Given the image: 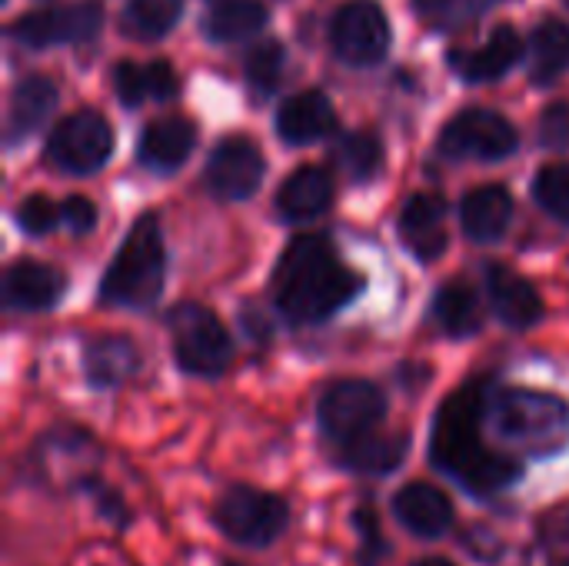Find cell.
<instances>
[{
	"label": "cell",
	"mask_w": 569,
	"mask_h": 566,
	"mask_svg": "<svg viewBox=\"0 0 569 566\" xmlns=\"http://www.w3.org/2000/svg\"><path fill=\"white\" fill-rule=\"evenodd\" d=\"M487 397V384H470L447 397L430 437V464L443 477H453L473 500H490L523 477L520 457L483 444Z\"/></svg>",
	"instance_id": "1"
},
{
	"label": "cell",
	"mask_w": 569,
	"mask_h": 566,
	"mask_svg": "<svg viewBox=\"0 0 569 566\" xmlns=\"http://www.w3.org/2000/svg\"><path fill=\"white\" fill-rule=\"evenodd\" d=\"M363 280L323 237H297L273 274V300L293 324H320L357 300Z\"/></svg>",
	"instance_id": "2"
},
{
	"label": "cell",
	"mask_w": 569,
	"mask_h": 566,
	"mask_svg": "<svg viewBox=\"0 0 569 566\" xmlns=\"http://www.w3.org/2000/svg\"><path fill=\"white\" fill-rule=\"evenodd\" d=\"M487 427L510 450L530 457H550L569 440V404L543 390H490Z\"/></svg>",
	"instance_id": "3"
},
{
	"label": "cell",
	"mask_w": 569,
	"mask_h": 566,
	"mask_svg": "<svg viewBox=\"0 0 569 566\" xmlns=\"http://www.w3.org/2000/svg\"><path fill=\"white\" fill-rule=\"evenodd\" d=\"M163 230L153 214H143L127 240L120 244L113 264L107 267V277L100 284L103 304L113 307H150L163 290Z\"/></svg>",
	"instance_id": "4"
},
{
	"label": "cell",
	"mask_w": 569,
	"mask_h": 566,
	"mask_svg": "<svg viewBox=\"0 0 569 566\" xmlns=\"http://www.w3.org/2000/svg\"><path fill=\"white\" fill-rule=\"evenodd\" d=\"M213 524L230 544L263 550L273 540H280L283 530L290 527V507L283 497H277L270 490L237 484L217 500Z\"/></svg>",
	"instance_id": "5"
},
{
	"label": "cell",
	"mask_w": 569,
	"mask_h": 566,
	"mask_svg": "<svg viewBox=\"0 0 569 566\" xmlns=\"http://www.w3.org/2000/svg\"><path fill=\"white\" fill-rule=\"evenodd\" d=\"M173 354L180 370L193 377H220L233 357V340L227 327L200 304H183L170 314Z\"/></svg>",
	"instance_id": "6"
},
{
	"label": "cell",
	"mask_w": 569,
	"mask_h": 566,
	"mask_svg": "<svg viewBox=\"0 0 569 566\" xmlns=\"http://www.w3.org/2000/svg\"><path fill=\"white\" fill-rule=\"evenodd\" d=\"M317 417H320V430L327 434V440L343 447L383 424L387 397L370 380H340L320 397Z\"/></svg>",
	"instance_id": "7"
},
{
	"label": "cell",
	"mask_w": 569,
	"mask_h": 566,
	"mask_svg": "<svg viewBox=\"0 0 569 566\" xmlns=\"http://www.w3.org/2000/svg\"><path fill=\"white\" fill-rule=\"evenodd\" d=\"M113 153V130L97 110H80L60 120L47 140V157L67 173H93Z\"/></svg>",
	"instance_id": "8"
},
{
	"label": "cell",
	"mask_w": 569,
	"mask_h": 566,
	"mask_svg": "<svg viewBox=\"0 0 569 566\" xmlns=\"http://www.w3.org/2000/svg\"><path fill=\"white\" fill-rule=\"evenodd\" d=\"M440 150L453 160H503L517 150V127L497 110L470 107L443 127Z\"/></svg>",
	"instance_id": "9"
},
{
	"label": "cell",
	"mask_w": 569,
	"mask_h": 566,
	"mask_svg": "<svg viewBox=\"0 0 569 566\" xmlns=\"http://www.w3.org/2000/svg\"><path fill=\"white\" fill-rule=\"evenodd\" d=\"M333 50L353 67H370L390 50V20L377 0H353L333 17Z\"/></svg>",
	"instance_id": "10"
},
{
	"label": "cell",
	"mask_w": 569,
	"mask_h": 566,
	"mask_svg": "<svg viewBox=\"0 0 569 566\" xmlns=\"http://www.w3.org/2000/svg\"><path fill=\"white\" fill-rule=\"evenodd\" d=\"M103 23L97 3H73V7H50L27 13L13 23V37L27 47H57L90 40Z\"/></svg>",
	"instance_id": "11"
},
{
	"label": "cell",
	"mask_w": 569,
	"mask_h": 566,
	"mask_svg": "<svg viewBox=\"0 0 569 566\" xmlns=\"http://www.w3.org/2000/svg\"><path fill=\"white\" fill-rule=\"evenodd\" d=\"M263 180V153L247 137H227L207 163V183L223 200H247Z\"/></svg>",
	"instance_id": "12"
},
{
	"label": "cell",
	"mask_w": 569,
	"mask_h": 566,
	"mask_svg": "<svg viewBox=\"0 0 569 566\" xmlns=\"http://www.w3.org/2000/svg\"><path fill=\"white\" fill-rule=\"evenodd\" d=\"M397 524L420 537V540H437L443 534H450L453 520H457V510H453V500L433 487V484H423V480H413L407 487H400L393 494V504H390Z\"/></svg>",
	"instance_id": "13"
},
{
	"label": "cell",
	"mask_w": 569,
	"mask_h": 566,
	"mask_svg": "<svg viewBox=\"0 0 569 566\" xmlns=\"http://www.w3.org/2000/svg\"><path fill=\"white\" fill-rule=\"evenodd\" d=\"M403 244L417 260H437L447 250V203L437 193H417L400 214Z\"/></svg>",
	"instance_id": "14"
},
{
	"label": "cell",
	"mask_w": 569,
	"mask_h": 566,
	"mask_svg": "<svg viewBox=\"0 0 569 566\" xmlns=\"http://www.w3.org/2000/svg\"><path fill=\"white\" fill-rule=\"evenodd\" d=\"M520 57H523L520 33L513 27H497L483 47L450 53V67L470 83H490V80H500L507 70H513Z\"/></svg>",
	"instance_id": "15"
},
{
	"label": "cell",
	"mask_w": 569,
	"mask_h": 566,
	"mask_svg": "<svg viewBox=\"0 0 569 566\" xmlns=\"http://www.w3.org/2000/svg\"><path fill=\"white\" fill-rule=\"evenodd\" d=\"M487 294H490L497 317L513 330H527V327L540 324V317H543V300H540L537 287L507 267L487 270Z\"/></svg>",
	"instance_id": "16"
},
{
	"label": "cell",
	"mask_w": 569,
	"mask_h": 566,
	"mask_svg": "<svg viewBox=\"0 0 569 566\" xmlns=\"http://www.w3.org/2000/svg\"><path fill=\"white\" fill-rule=\"evenodd\" d=\"M460 220H463V230L470 240L477 244H493L500 240L507 230H510V220H513V197L507 193V187L500 183H487V187H477L463 197V207H460Z\"/></svg>",
	"instance_id": "17"
},
{
	"label": "cell",
	"mask_w": 569,
	"mask_h": 566,
	"mask_svg": "<svg viewBox=\"0 0 569 566\" xmlns=\"http://www.w3.org/2000/svg\"><path fill=\"white\" fill-rule=\"evenodd\" d=\"M333 127H337L333 103L317 90L297 93L283 100V107L277 110V130L287 143H317L327 133H333Z\"/></svg>",
	"instance_id": "18"
},
{
	"label": "cell",
	"mask_w": 569,
	"mask_h": 566,
	"mask_svg": "<svg viewBox=\"0 0 569 566\" xmlns=\"http://www.w3.org/2000/svg\"><path fill=\"white\" fill-rule=\"evenodd\" d=\"M63 287L67 280L60 270L37 264V260H20L7 270L3 297L17 310H47L63 297Z\"/></svg>",
	"instance_id": "19"
},
{
	"label": "cell",
	"mask_w": 569,
	"mask_h": 566,
	"mask_svg": "<svg viewBox=\"0 0 569 566\" xmlns=\"http://www.w3.org/2000/svg\"><path fill=\"white\" fill-rule=\"evenodd\" d=\"M407 454H410V434L370 430V434L343 444L340 464L353 474H363V477H387V474L400 470Z\"/></svg>",
	"instance_id": "20"
},
{
	"label": "cell",
	"mask_w": 569,
	"mask_h": 566,
	"mask_svg": "<svg viewBox=\"0 0 569 566\" xmlns=\"http://www.w3.org/2000/svg\"><path fill=\"white\" fill-rule=\"evenodd\" d=\"M333 200V177L323 167H300L290 173L277 193V210L287 220H310L323 214Z\"/></svg>",
	"instance_id": "21"
},
{
	"label": "cell",
	"mask_w": 569,
	"mask_h": 566,
	"mask_svg": "<svg viewBox=\"0 0 569 566\" xmlns=\"http://www.w3.org/2000/svg\"><path fill=\"white\" fill-rule=\"evenodd\" d=\"M140 367V354L127 337H97L87 344L83 354V374L90 380V387L97 390H110L120 387L123 380H130Z\"/></svg>",
	"instance_id": "22"
},
{
	"label": "cell",
	"mask_w": 569,
	"mask_h": 566,
	"mask_svg": "<svg viewBox=\"0 0 569 566\" xmlns=\"http://www.w3.org/2000/svg\"><path fill=\"white\" fill-rule=\"evenodd\" d=\"M197 143V127L183 117L157 120L140 137V160L153 170H177Z\"/></svg>",
	"instance_id": "23"
},
{
	"label": "cell",
	"mask_w": 569,
	"mask_h": 566,
	"mask_svg": "<svg viewBox=\"0 0 569 566\" xmlns=\"http://www.w3.org/2000/svg\"><path fill=\"white\" fill-rule=\"evenodd\" d=\"M57 107V87L47 77H27L13 87L10 97V123H7V137H27L30 130H37Z\"/></svg>",
	"instance_id": "24"
},
{
	"label": "cell",
	"mask_w": 569,
	"mask_h": 566,
	"mask_svg": "<svg viewBox=\"0 0 569 566\" xmlns=\"http://www.w3.org/2000/svg\"><path fill=\"white\" fill-rule=\"evenodd\" d=\"M569 70V27L563 20H543L530 40V77L550 87Z\"/></svg>",
	"instance_id": "25"
},
{
	"label": "cell",
	"mask_w": 569,
	"mask_h": 566,
	"mask_svg": "<svg viewBox=\"0 0 569 566\" xmlns=\"http://www.w3.org/2000/svg\"><path fill=\"white\" fill-rule=\"evenodd\" d=\"M433 314L440 320V327L450 334V337H470L483 327V310H480V297L470 284L457 280V284H447L440 287L437 294V304H433Z\"/></svg>",
	"instance_id": "26"
},
{
	"label": "cell",
	"mask_w": 569,
	"mask_h": 566,
	"mask_svg": "<svg viewBox=\"0 0 569 566\" xmlns=\"http://www.w3.org/2000/svg\"><path fill=\"white\" fill-rule=\"evenodd\" d=\"M267 23V7L260 0H217L203 20L207 37L220 43H233L240 37H250Z\"/></svg>",
	"instance_id": "27"
},
{
	"label": "cell",
	"mask_w": 569,
	"mask_h": 566,
	"mask_svg": "<svg viewBox=\"0 0 569 566\" xmlns=\"http://www.w3.org/2000/svg\"><path fill=\"white\" fill-rule=\"evenodd\" d=\"M333 157L347 170V177H353V180L363 183V180H373L380 173V167H383V143H380L377 133L357 130V133H347L337 143Z\"/></svg>",
	"instance_id": "28"
},
{
	"label": "cell",
	"mask_w": 569,
	"mask_h": 566,
	"mask_svg": "<svg viewBox=\"0 0 569 566\" xmlns=\"http://www.w3.org/2000/svg\"><path fill=\"white\" fill-rule=\"evenodd\" d=\"M177 20H180L177 0H133L123 10V30L137 40H157L170 33Z\"/></svg>",
	"instance_id": "29"
},
{
	"label": "cell",
	"mask_w": 569,
	"mask_h": 566,
	"mask_svg": "<svg viewBox=\"0 0 569 566\" xmlns=\"http://www.w3.org/2000/svg\"><path fill=\"white\" fill-rule=\"evenodd\" d=\"M350 524L360 537V547H357V564L360 566H380L390 557V544L380 530V514L370 507V504H360L353 514H350Z\"/></svg>",
	"instance_id": "30"
},
{
	"label": "cell",
	"mask_w": 569,
	"mask_h": 566,
	"mask_svg": "<svg viewBox=\"0 0 569 566\" xmlns=\"http://www.w3.org/2000/svg\"><path fill=\"white\" fill-rule=\"evenodd\" d=\"M497 0H417V13L430 23V27H463L470 20H477L480 13H487Z\"/></svg>",
	"instance_id": "31"
},
{
	"label": "cell",
	"mask_w": 569,
	"mask_h": 566,
	"mask_svg": "<svg viewBox=\"0 0 569 566\" xmlns=\"http://www.w3.org/2000/svg\"><path fill=\"white\" fill-rule=\"evenodd\" d=\"M533 197L547 214L569 224V163H553L543 167L533 180Z\"/></svg>",
	"instance_id": "32"
},
{
	"label": "cell",
	"mask_w": 569,
	"mask_h": 566,
	"mask_svg": "<svg viewBox=\"0 0 569 566\" xmlns=\"http://www.w3.org/2000/svg\"><path fill=\"white\" fill-rule=\"evenodd\" d=\"M280 73H283V47L277 40L257 43L247 53V80L257 90H273L277 80H280Z\"/></svg>",
	"instance_id": "33"
},
{
	"label": "cell",
	"mask_w": 569,
	"mask_h": 566,
	"mask_svg": "<svg viewBox=\"0 0 569 566\" xmlns=\"http://www.w3.org/2000/svg\"><path fill=\"white\" fill-rule=\"evenodd\" d=\"M63 217H60V207H53V200H47V197H27L23 203H20V210H17V224H20V230H27V234H33V237H43V234H50L57 224H60Z\"/></svg>",
	"instance_id": "34"
},
{
	"label": "cell",
	"mask_w": 569,
	"mask_h": 566,
	"mask_svg": "<svg viewBox=\"0 0 569 566\" xmlns=\"http://www.w3.org/2000/svg\"><path fill=\"white\" fill-rule=\"evenodd\" d=\"M80 490L90 494V500L97 504V514H100L107 524H113V527H120V530L130 524V510H127V504L120 500L117 490H110V487H103V484H97V480H83Z\"/></svg>",
	"instance_id": "35"
},
{
	"label": "cell",
	"mask_w": 569,
	"mask_h": 566,
	"mask_svg": "<svg viewBox=\"0 0 569 566\" xmlns=\"http://www.w3.org/2000/svg\"><path fill=\"white\" fill-rule=\"evenodd\" d=\"M113 87H117V97L127 103V107H137L150 97V87H147V67H137V63H120L113 70Z\"/></svg>",
	"instance_id": "36"
},
{
	"label": "cell",
	"mask_w": 569,
	"mask_h": 566,
	"mask_svg": "<svg viewBox=\"0 0 569 566\" xmlns=\"http://www.w3.org/2000/svg\"><path fill=\"white\" fill-rule=\"evenodd\" d=\"M540 137L547 147H557V150H569V100H560L553 107L543 110L540 117Z\"/></svg>",
	"instance_id": "37"
},
{
	"label": "cell",
	"mask_w": 569,
	"mask_h": 566,
	"mask_svg": "<svg viewBox=\"0 0 569 566\" xmlns=\"http://www.w3.org/2000/svg\"><path fill=\"white\" fill-rule=\"evenodd\" d=\"M60 217H63V224H67L73 234H90L93 224H97V207H93L87 197H70V200L60 207Z\"/></svg>",
	"instance_id": "38"
},
{
	"label": "cell",
	"mask_w": 569,
	"mask_h": 566,
	"mask_svg": "<svg viewBox=\"0 0 569 566\" xmlns=\"http://www.w3.org/2000/svg\"><path fill=\"white\" fill-rule=\"evenodd\" d=\"M147 87H150V97L153 100H170L180 90V80H177L173 67L160 60V63H150L147 67Z\"/></svg>",
	"instance_id": "39"
},
{
	"label": "cell",
	"mask_w": 569,
	"mask_h": 566,
	"mask_svg": "<svg viewBox=\"0 0 569 566\" xmlns=\"http://www.w3.org/2000/svg\"><path fill=\"white\" fill-rule=\"evenodd\" d=\"M413 566H457L453 560H443V557H423V560H417Z\"/></svg>",
	"instance_id": "40"
},
{
	"label": "cell",
	"mask_w": 569,
	"mask_h": 566,
	"mask_svg": "<svg viewBox=\"0 0 569 566\" xmlns=\"http://www.w3.org/2000/svg\"><path fill=\"white\" fill-rule=\"evenodd\" d=\"M557 534H560L563 540H569V517H563V520H560V527H557Z\"/></svg>",
	"instance_id": "41"
},
{
	"label": "cell",
	"mask_w": 569,
	"mask_h": 566,
	"mask_svg": "<svg viewBox=\"0 0 569 566\" xmlns=\"http://www.w3.org/2000/svg\"><path fill=\"white\" fill-rule=\"evenodd\" d=\"M220 566H240V564H220Z\"/></svg>",
	"instance_id": "42"
},
{
	"label": "cell",
	"mask_w": 569,
	"mask_h": 566,
	"mask_svg": "<svg viewBox=\"0 0 569 566\" xmlns=\"http://www.w3.org/2000/svg\"><path fill=\"white\" fill-rule=\"evenodd\" d=\"M553 566H569V564H553Z\"/></svg>",
	"instance_id": "43"
}]
</instances>
